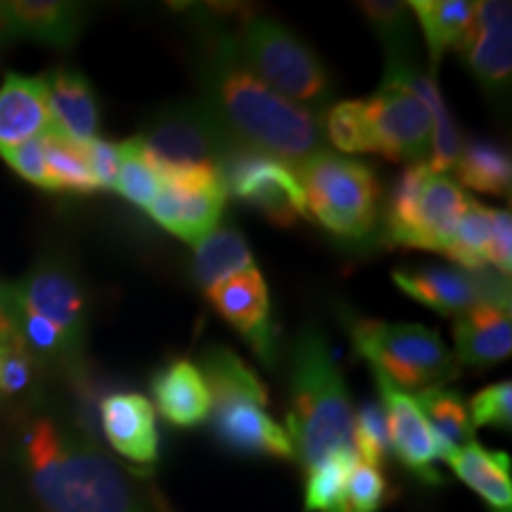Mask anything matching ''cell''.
Wrapping results in <instances>:
<instances>
[{
  "mask_svg": "<svg viewBox=\"0 0 512 512\" xmlns=\"http://www.w3.org/2000/svg\"><path fill=\"white\" fill-rule=\"evenodd\" d=\"M512 5L501 0L477 3L472 34L460 55L489 98H503L512 76Z\"/></svg>",
  "mask_w": 512,
  "mask_h": 512,
  "instance_id": "2e32d148",
  "label": "cell"
},
{
  "mask_svg": "<svg viewBox=\"0 0 512 512\" xmlns=\"http://www.w3.org/2000/svg\"><path fill=\"white\" fill-rule=\"evenodd\" d=\"M43 152H46L48 192H62V195H93V192H98L86 145L48 131L43 136Z\"/></svg>",
  "mask_w": 512,
  "mask_h": 512,
  "instance_id": "f546056e",
  "label": "cell"
},
{
  "mask_svg": "<svg viewBox=\"0 0 512 512\" xmlns=\"http://www.w3.org/2000/svg\"><path fill=\"white\" fill-rule=\"evenodd\" d=\"M384 76H392L399 79L403 86H408L411 91L422 100V105L427 107L432 117V145H430V159H427V169L432 174H448L453 171V166L458 162L460 147V131L453 119L451 110L446 107L444 95H441L437 81L432 74H422L415 67L413 60H387V69Z\"/></svg>",
  "mask_w": 512,
  "mask_h": 512,
  "instance_id": "603a6c76",
  "label": "cell"
},
{
  "mask_svg": "<svg viewBox=\"0 0 512 512\" xmlns=\"http://www.w3.org/2000/svg\"><path fill=\"white\" fill-rule=\"evenodd\" d=\"M472 427H494L510 432L512 427V382L503 380L479 389L470 399Z\"/></svg>",
  "mask_w": 512,
  "mask_h": 512,
  "instance_id": "74e56055",
  "label": "cell"
},
{
  "mask_svg": "<svg viewBox=\"0 0 512 512\" xmlns=\"http://www.w3.org/2000/svg\"><path fill=\"white\" fill-rule=\"evenodd\" d=\"M489 235L491 209L467 197L465 211L458 221L456 235L446 249V256L463 271H482L489 266Z\"/></svg>",
  "mask_w": 512,
  "mask_h": 512,
  "instance_id": "d6a6232c",
  "label": "cell"
},
{
  "mask_svg": "<svg viewBox=\"0 0 512 512\" xmlns=\"http://www.w3.org/2000/svg\"><path fill=\"white\" fill-rule=\"evenodd\" d=\"M415 403H418L420 413L425 415L427 425L432 427L444 460L451 458L453 453L470 444V441H475V427H472L470 411H467L463 394L456 392V389H422L415 396Z\"/></svg>",
  "mask_w": 512,
  "mask_h": 512,
  "instance_id": "83f0119b",
  "label": "cell"
},
{
  "mask_svg": "<svg viewBox=\"0 0 512 512\" xmlns=\"http://www.w3.org/2000/svg\"><path fill=\"white\" fill-rule=\"evenodd\" d=\"M408 8L418 17L422 34H425L434 76L448 50L460 53V48L470 38L472 27H475L477 3H470V0H413L408 3Z\"/></svg>",
  "mask_w": 512,
  "mask_h": 512,
  "instance_id": "484cf974",
  "label": "cell"
},
{
  "mask_svg": "<svg viewBox=\"0 0 512 512\" xmlns=\"http://www.w3.org/2000/svg\"><path fill=\"white\" fill-rule=\"evenodd\" d=\"M226 197L219 171H192L162 178L147 211L166 233L195 247L221 226Z\"/></svg>",
  "mask_w": 512,
  "mask_h": 512,
  "instance_id": "7c38bea8",
  "label": "cell"
},
{
  "mask_svg": "<svg viewBox=\"0 0 512 512\" xmlns=\"http://www.w3.org/2000/svg\"><path fill=\"white\" fill-rule=\"evenodd\" d=\"M323 136L347 155H377V143L370 128L366 100H344L320 114Z\"/></svg>",
  "mask_w": 512,
  "mask_h": 512,
  "instance_id": "1f68e13d",
  "label": "cell"
},
{
  "mask_svg": "<svg viewBox=\"0 0 512 512\" xmlns=\"http://www.w3.org/2000/svg\"><path fill=\"white\" fill-rule=\"evenodd\" d=\"M304 192L306 219L318 221L347 245L366 242L380 219L382 185L373 166L323 150L294 166Z\"/></svg>",
  "mask_w": 512,
  "mask_h": 512,
  "instance_id": "8992f818",
  "label": "cell"
},
{
  "mask_svg": "<svg viewBox=\"0 0 512 512\" xmlns=\"http://www.w3.org/2000/svg\"><path fill=\"white\" fill-rule=\"evenodd\" d=\"M458 181L484 195L503 197L510 192L512 164L508 150L491 140L475 138L460 147L458 162L453 166Z\"/></svg>",
  "mask_w": 512,
  "mask_h": 512,
  "instance_id": "f1b7e54d",
  "label": "cell"
},
{
  "mask_svg": "<svg viewBox=\"0 0 512 512\" xmlns=\"http://www.w3.org/2000/svg\"><path fill=\"white\" fill-rule=\"evenodd\" d=\"M512 221L508 209H491L489 266L510 280L512 273Z\"/></svg>",
  "mask_w": 512,
  "mask_h": 512,
  "instance_id": "60d3db41",
  "label": "cell"
},
{
  "mask_svg": "<svg viewBox=\"0 0 512 512\" xmlns=\"http://www.w3.org/2000/svg\"><path fill=\"white\" fill-rule=\"evenodd\" d=\"M17 337L15 313H12V283L0 280V344Z\"/></svg>",
  "mask_w": 512,
  "mask_h": 512,
  "instance_id": "7bdbcfd3",
  "label": "cell"
},
{
  "mask_svg": "<svg viewBox=\"0 0 512 512\" xmlns=\"http://www.w3.org/2000/svg\"><path fill=\"white\" fill-rule=\"evenodd\" d=\"M12 43V38L8 34V27H5V19H3V12H0V50L8 48Z\"/></svg>",
  "mask_w": 512,
  "mask_h": 512,
  "instance_id": "ee69618b",
  "label": "cell"
},
{
  "mask_svg": "<svg viewBox=\"0 0 512 512\" xmlns=\"http://www.w3.org/2000/svg\"><path fill=\"white\" fill-rule=\"evenodd\" d=\"M136 138L159 181L192 171H219L223 155L233 147L202 100L157 107L147 114Z\"/></svg>",
  "mask_w": 512,
  "mask_h": 512,
  "instance_id": "30bf717a",
  "label": "cell"
},
{
  "mask_svg": "<svg viewBox=\"0 0 512 512\" xmlns=\"http://www.w3.org/2000/svg\"><path fill=\"white\" fill-rule=\"evenodd\" d=\"M53 128L41 76L8 72L0 86V150L46 136Z\"/></svg>",
  "mask_w": 512,
  "mask_h": 512,
  "instance_id": "cb8c5ba5",
  "label": "cell"
},
{
  "mask_svg": "<svg viewBox=\"0 0 512 512\" xmlns=\"http://www.w3.org/2000/svg\"><path fill=\"white\" fill-rule=\"evenodd\" d=\"M219 174L226 195L264 214L275 226L290 228L306 219L302 185L287 162L233 145L221 159Z\"/></svg>",
  "mask_w": 512,
  "mask_h": 512,
  "instance_id": "8fae6325",
  "label": "cell"
},
{
  "mask_svg": "<svg viewBox=\"0 0 512 512\" xmlns=\"http://www.w3.org/2000/svg\"><path fill=\"white\" fill-rule=\"evenodd\" d=\"M107 444L133 465H155L159 458L157 411L143 394L114 392L100 401Z\"/></svg>",
  "mask_w": 512,
  "mask_h": 512,
  "instance_id": "e0dca14e",
  "label": "cell"
},
{
  "mask_svg": "<svg viewBox=\"0 0 512 512\" xmlns=\"http://www.w3.org/2000/svg\"><path fill=\"white\" fill-rule=\"evenodd\" d=\"M34 358L27 354L19 337L0 344V394L17 396L27 392L31 377H34Z\"/></svg>",
  "mask_w": 512,
  "mask_h": 512,
  "instance_id": "f35d334b",
  "label": "cell"
},
{
  "mask_svg": "<svg viewBox=\"0 0 512 512\" xmlns=\"http://www.w3.org/2000/svg\"><path fill=\"white\" fill-rule=\"evenodd\" d=\"M354 411L344 375L332 361L328 339L304 325L290 347V413L287 434L294 460L306 470L351 446Z\"/></svg>",
  "mask_w": 512,
  "mask_h": 512,
  "instance_id": "277c9868",
  "label": "cell"
},
{
  "mask_svg": "<svg viewBox=\"0 0 512 512\" xmlns=\"http://www.w3.org/2000/svg\"><path fill=\"white\" fill-rule=\"evenodd\" d=\"M373 375L384 415H387L389 444H392L396 458L418 482L427 486H441L444 475L437 470V463L444 460V456H441V446L434 437L432 427L427 425L425 415L420 413L418 403H415V396L394 387L382 375Z\"/></svg>",
  "mask_w": 512,
  "mask_h": 512,
  "instance_id": "9a60e30c",
  "label": "cell"
},
{
  "mask_svg": "<svg viewBox=\"0 0 512 512\" xmlns=\"http://www.w3.org/2000/svg\"><path fill=\"white\" fill-rule=\"evenodd\" d=\"M387 479H384L380 467L366 465L356 460L351 467L344 496L332 512H377L387 501Z\"/></svg>",
  "mask_w": 512,
  "mask_h": 512,
  "instance_id": "8d00e7d4",
  "label": "cell"
},
{
  "mask_svg": "<svg viewBox=\"0 0 512 512\" xmlns=\"http://www.w3.org/2000/svg\"><path fill=\"white\" fill-rule=\"evenodd\" d=\"M86 152L88 162H91L95 183H98V190H114V181H117L119 171L117 143L95 138L91 143H86Z\"/></svg>",
  "mask_w": 512,
  "mask_h": 512,
  "instance_id": "b9f144b4",
  "label": "cell"
},
{
  "mask_svg": "<svg viewBox=\"0 0 512 512\" xmlns=\"http://www.w3.org/2000/svg\"><path fill=\"white\" fill-rule=\"evenodd\" d=\"M467 197L453 178L408 164L384 204V238L392 247L446 254Z\"/></svg>",
  "mask_w": 512,
  "mask_h": 512,
  "instance_id": "9c48e42d",
  "label": "cell"
},
{
  "mask_svg": "<svg viewBox=\"0 0 512 512\" xmlns=\"http://www.w3.org/2000/svg\"><path fill=\"white\" fill-rule=\"evenodd\" d=\"M351 446L361 463L380 467L387 463L392 444H389L387 415L382 403L366 401L354 415V430H351Z\"/></svg>",
  "mask_w": 512,
  "mask_h": 512,
  "instance_id": "d590c367",
  "label": "cell"
},
{
  "mask_svg": "<svg viewBox=\"0 0 512 512\" xmlns=\"http://www.w3.org/2000/svg\"><path fill=\"white\" fill-rule=\"evenodd\" d=\"M12 43L19 38L69 50L86 29L88 8L69 0H5L0 3Z\"/></svg>",
  "mask_w": 512,
  "mask_h": 512,
  "instance_id": "ac0fdd59",
  "label": "cell"
},
{
  "mask_svg": "<svg viewBox=\"0 0 512 512\" xmlns=\"http://www.w3.org/2000/svg\"><path fill=\"white\" fill-rule=\"evenodd\" d=\"M256 268L249 242L238 228L219 226L209 238L195 245L192 256V278L204 294L235 278V275Z\"/></svg>",
  "mask_w": 512,
  "mask_h": 512,
  "instance_id": "4316f807",
  "label": "cell"
},
{
  "mask_svg": "<svg viewBox=\"0 0 512 512\" xmlns=\"http://www.w3.org/2000/svg\"><path fill=\"white\" fill-rule=\"evenodd\" d=\"M157 411L169 425L195 430L211 413V394L200 368L188 358H176L152 375L150 382Z\"/></svg>",
  "mask_w": 512,
  "mask_h": 512,
  "instance_id": "7402d4cb",
  "label": "cell"
},
{
  "mask_svg": "<svg viewBox=\"0 0 512 512\" xmlns=\"http://www.w3.org/2000/svg\"><path fill=\"white\" fill-rule=\"evenodd\" d=\"M235 55L254 76L304 110L323 114L337 86L316 50L285 24L256 15L235 43Z\"/></svg>",
  "mask_w": 512,
  "mask_h": 512,
  "instance_id": "52a82bcc",
  "label": "cell"
},
{
  "mask_svg": "<svg viewBox=\"0 0 512 512\" xmlns=\"http://www.w3.org/2000/svg\"><path fill=\"white\" fill-rule=\"evenodd\" d=\"M347 328L358 356L403 392L444 387L460 375L444 339L425 325L349 316Z\"/></svg>",
  "mask_w": 512,
  "mask_h": 512,
  "instance_id": "ba28073f",
  "label": "cell"
},
{
  "mask_svg": "<svg viewBox=\"0 0 512 512\" xmlns=\"http://www.w3.org/2000/svg\"><path fill=\"white\" fill-rule=\"evenodd\" d=\"M119 150V171L114 181V192H119L124 200L147 209L155 202L159 192V176L155 174L150 162H147L143 147L138 138H128L117 143Z\"/></svg>",
  "mask_w": 512,
  "mask_h": 512,
  "instance_id": "e575fe53",
  "label": "cell"
},
{
  "mask_svg": "<svg viewBox=\"0 0 512 512\" xmlns=\"http://www.w3.org/2000/svg\"><path fill=\"white\" fill-rule=\"evenodd\" d=\"M458 368H491L505 361L512 351L510 309L496 304H477L460 313L453 325Z\"/></svg>",
  "mask_w": 512,
  "mask_h": 512,
  "instance_id": "44dd1931",
  "label": "cell"
},
{
  "mask_svg": "<svg viewBox=\"0 0 512 512\" xmlns=\"http://www.w3.org/2000/svg\"><path fill=\"white\" fill-rule=\"evenodd\" d=\"M460 482L470 486L491 512H512V477L510 456L505 451H491L477 441L460 448L446 460Z\"/></svg>",
  "mask_w": 512,
  "mask_h": 512,
  "instance_id": "d4e9b609",
  "label": "cell"
},
{
  "mask_svg": "<svg viewBox=\"0 0 512 512\" xmlns=\"http://www.w3.org/2000/svg\"><path fill=\"white\" fill-rule=\"evenodd\" d=\"M368 27L387 50V60H413L415 24L408 3L399 0H366L358 3Z\"/></svg>",
  "mask_w": 512,
  "mask_h": 512,
  "instance_id": "4dcf8cb0",
  "label": "cell"
},
{
  "mask_svg": "<svg viewBox=\"0 0 512 512\" xmlns=\"http://www.w3.org/2000/svg\"><path fill=\"white\" fill-rule=\"evenodd\" d=\"M19 458L38 512H166L83 427L53 415L24 425Z\"/></svg>",
  "mask_w": 512,
  "mask_h": 512,
  "instance_id": "6da1fadb",
  "label": "cell"
},
{
  "mask_svg": "<svg viewBox=\"0 0 512 512\" xmlns=\"http://www.w3.org/2000/svg\"><path fill=\"white\" fill-rule=\"evenodd\" d=\"M377 155L392 162L427 164L432 145V117L422 100L399 79L384 76L373 98L366 100Z\"/></svg>",
  "mask_w": 512,
  "mask_h": 512,
  "instance_id": "4fadbf2b",
  "label": "cell"
},
{
  "mask_svg": "<svg viewBox=\"0 0 512 512\" xmlns=\"http://www.w3.org/2000/svg\"><path fill=\"white\" fill-rule=\"evenodd\" d=\"M354 448H344L320 460L311 470H306L304 510L306 512H332L342 501L351 467L356 465Z\"/></svg>",
  "mask_w": 512,
  "mask_h": 512,
  "instance_id": "836d02e7",
  "label": "cell"
},
{
  "mask_svg": "<svg viewBox=\"0 0 512 512\" xmlns=\"http://www.w3.org/2000/svg\"><path fill=\"white\" fill-rule=\"evenodd\" d=\"M207 299L219 311L226 323L238 330L249 344L254 356L266 370H275L280 361V330L275 325L271 292L259 268L245 271L207 294Z\"/></svg>",
  "mask_w": 512,
  "mask_h": 512,
  "instance_id": "5bb4252c",
  "label": "cell"
},
{
  "mask_svg": "<svg viewBox=\"0 0 512 512\" xmlns=\"http://www.w3.org/2000/svg\"><path fill=\"white\" fill-rule=\"evenodd\" d=\"M15 330L41 368H74L88 339V292L72 261L43 254L12 283Z\"/></svg>",
  "mask_w": 512,
  "mask_h": 512,
  "instance_id": "3957f363",
  "label": "cell"
},
{
  "mask_svg": "<svg viewBox=\"0 0 512 512\" xmlns=\"http://www.w3.org/2000/svg\"><path fill=\"white\" fill-rule=\"evenodd\" d=\"M202 102L228 140L290 166L325 150L320 114L294 105L238 60L235 46H211L200 67Z\"/></svg>",
  "mask_w": 512,
  "mask_h": 512,
  "instance_id": "7a4b0ae2",
  "label": "cell"
},
{
  "mask_svg": "<svg viewBox=\"0 0 512 512\" xmlns=\"http://www.w3.org/2000/svg\"><path fill=\"white\" fill-rule=\"evenodd\" d=\"M0 159H3L17 176H22L24 181L38 185V188L43 190H50L46 152H43V136L17 147H8V150H0Z\"/></svg>",
  "mask_w": 512,
  "mask_h": 512,
  "instance_id": "ab89813d",
  "label": "cell"
},
{
  "mask_svg": "<svg viewBox=\"0 0 512 512\" xmlns=\"http://www.w3.org/2000/svg\"><path fill=\"white\" fill-rule=\"evenodd\" d=\"M46 88L50 131L74 140V143H91L100 131V102L95 88L86 74L74 67H53L41 74Z\"/></svg>",
  "mask_w": 512,
  "mask_h": 512,
  "instance_id": "d6986e66",
  "label": "cell"
},
{
  "mask_svg": "<svg viewBox=\"0 0 512 512\" xmlns=\"http://www.w3.org/2000/svg\"><path fill=\"white\" fill-rule=\"evenodd\" d=\"M211 394V432L238 456L294 460L290 434L268 413L266 384L228 347H211L200 358Z\"/></svg>",
  "mask_w": 512,
  "mask_h": 512,
  "instance_id": "5b68a950",
  "label": "cell"
},
{
  "mask_svg": "<svg viewBox=\"0 0 512 512\" xmlns=\"http://www.w3.org/2000/svg\"><path fill=\"white\" fill-rule=\"evenodd\" d=\"M394 285L439 316H460L472 306L484 304L479 271L470 273L458 266L396 268Z\"/></svg>",
  "mask_w": 512,
  "mask_h": 512,
  "instance_id": "ffe728a7",
  "label": "cell"
}]
</instances>
